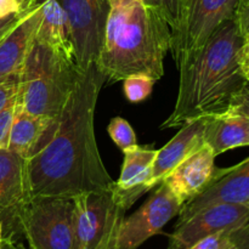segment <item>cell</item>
I'll return each mask as SVG.
<instances>
[{"mask_svg":"<svg viewBox=\"0 0 249 249\" xmlns=\"http://www.w3.org/2000/svg\"><path fill=\"white\" fill-rule=\"evenodd\" d=\"M40 22V2L21 17L0 40V83L21 74Z\"/></svg>","mask_w":249,"mask_h":249,"instance_id":"14","label":"cell"},{"mask_svg":"<svg viewBox=\"0 0 249 249\" xmlns=\"http://www.w3.org/2000/svg\"><path fill=\"white\" fill-rule=\"evenodd\" d=\"M108 134L113 142L121 148L122 151H125L133 146L138 145L136 135L134 129L129 124L128 121L121 117L111 119L108 124Z\"/></svg>","mask_w":249,"mask_h":249,"instance_id":"22","label":"cell"},{"mask_svg":"<svg viewBox=\"0 0 249 249\" xmlns=\"http://www.w3.org/2000/svg\"><path fill=\"white\" fill-rule=\"evenodd\" d=\"M249 221V207L242 204L219 203L197 212L190 218L178 221L169 235L167 249H187L209 235L238 228Z\"/></svg>","mask_w":249,"mask_h":249,"instance_id":"10","label":"cell"},{"mask_svg":"<svg viewBox=\"0 0 249 249\" xmlns=\"http://www.w3.org/2000/svg\"><path fill=\"white\" fill-rule=\"evenodd\" d=\"M105 83L106 77L96 63L80 70L60 116L26 160L31 197L73 198L113 189L95 136V111Z\"/></svg>","mask_w":249,"mask_h":249,"instance_id":"1","label":"cell"},{"mask_svg":"<svg viewBox=\"0 0 249 249\" xmlns=\"http://www.w3.org/2000/svg\"><path fill=\"white\" fill-rule=\"evenodd\" d=\"M75 249H118L125 209L113 192H87L73 197Z\"/></svg>","mask_w":249,"mask_h":249,"instance_id":"6","label":"cell"},{"mask_svg":"<svg viewBox=\"0 0 249 249\" xmlns=\"http://www.w3.org/2000/svg\"><path fill=\"white\" fill-rule=\"evenodd\" d=\"M242 43L243 36L233 17L223 22L201 49L178 66L180 79L177 101L160 128H178L228 109L248 83L240 66Z\"/></svg>","mask_w":249,"mask_h":249,"instance_id":"2","label":"cell"},{"mask_svg":"<svg viewBox=\"0 0 249 249\" xmlns=\"http://www.w3.org/2000/svg\"><path fill=\"white\" fill-rule=\"evenodd\" d=\"M51 123L53 122L45 121L28 113L17 104L16 114L10 130L7 150L27 160L38 147Z\"/></svg>","mask_w":249,"mask_h":249,"instance_id":"19","label":"cell"},{"mask_svg":"<svg viewBox=\"0 0 249 249\" xmlns=\"http://www.w3.org/2000/svg\"><path fill=\"white\" fill-rule=\"evenodd\" d=\"M123 82L126 99L133 104H138L150 96L156 80L145 74H133L126 77Z\"/></svg>","mask_w":249,"mask_h":249,"instance_id":"21","label":"cell"},{"mask_svg":"<svg viewBox=\"0 0 249 249\" xmlns=\"http://www.w3.org/2000/svg\"><path fill=\"white\" fill-rule=\"evenodd\" d=\"M4 225H2V223L0 221V249H2V243H4Z\"/></svg>","mask_w":249,"mask_h":249,"instance_id":"33","label":"cell"},{"mask_svg":"<svg viewBox=\"0 0 249 249\" xmlns=\"http://www.w3.org/2000/svg\"><path fill=\"white\" fill-rule=\"evenodd\" d=\"M73 198L33 196L17 215L18 237L28 249H75Z\"/></svg>","mask_w":249,"mask_h":249,"instance_id":"5","label":"cell"},{"mask_svg":"<svg viewBox=\"0 0 249 249\" xmlns=\"http://www.w3.org/2000/svg\"><path fill=\"white\" fill-rule=\"evenodd\" d=\"M141 1H142V2H145V4H148V2H150L151 0H141Z\"/></svg>","mask_w":249,"mask_h":249,"instance_id":"34","label":"cell"},{"mask_svg":"<svg viewBox=\"0 0 249 249\" xmlns=\"http://www.w3.org/2000/svg\"><path fill=\"white\" fill-rule=\"evenodd\" d=\"M204 128L206 117L187 122L167 145L157 151L152 175L147 182L148 191L162 184L174 168L203 145Z\"/></svg>","mask_w":249,"mask_h":249,"instance_id":"16","label":"cell"},{"mask_svg":"<svg viewBox=\"0 0 249 249\" xmlns=\"http://www.w3.org/2000/svg\"><path fill=\"white\" fill-rule=\"evenodd\" d=\"M62 7L79 70L96 63L101 53L109 14V0H56Z\"/></svg>","mask_w":249,"mask_h":249,"instance_id":"8","label":"cell"},{"mask_svg":"<svg viewBox=\"0 0 249 249\" xmlns=\"http://www.w3.org/2000/svg\"><path fill=\"white\" fill-rule=\"evenodd\" d=\"M19 80H21V74L0 83V111L5 108V106L14 97L17 96L19 90Z\"/></svg>","mask_w":249,"mask_h":249,"instance_id":"25","label":"cell"},{"mask_svg":"<svg viewBox=\"0 0 249 249\" xmlns=\"http://www.w3.org/2000/svg\"><path fill=\"white\" fill-rule=\"evenodd\" d=\"M79 72L74 61L62 57L34 39L21 71L18 105L33 116L55 122Z\"/></svg>","mask_w":249,"mask_h":249,"instance_id":"4","label":"cell"},{"mask_svg":"<svg viewBox=\"0 0 249 249\" xmlns=\"http://www.w3.org/2000/svg\"><path fill=\"white\" fill-rule=\"evenodd\" d=\"M147 5L153 6L162 15L172 32L178 28L181 17L182 0H151Z\"/></svg>","mask_w":249,"mask_h":249,"instance_id":"23","label":"cell"},{"mask_svg":"<svg viewBox=\"0 0 249 249\" xmlns=\"http://www.w3.org/2000/svg\"><path fill=\"white\" fill-rule=\"evenodd\" d=\"M215 157L213 150L203 143L174 168L163 182L182 204H186L206 191L225 172V168H216Z\"/></svg>","mask_w":249,"mask_h":249,"instance_id":"12","label":"cell"},{"mask_svg":"<svg viewBox=\"0 0 249 249\" xmlns=\"http://www.w3.org/2000/svg\"><path fill=\"white\" fill-rule=\"evenodd\" d=\"M240 0H182L180 23L172 32L173 53L177 67L203 46L223 22L233 18Z\"/></svg>","mask_w":249,"mask_h":249,"instance_id":"7","label":"cell"},{"mask_svg":"<svg viewBox=\"0 0 249 249\" xmlns=\"http://www.w3.org/2000/svg\"><path fill=\"white\" fill-rule=\"evenodd\" d=\"M240 66L243 77L249 83V36L243 39L242 46L240 50Z\"/></svg>","mask_w":249,"mask_h":249,"instance_id":"28","label":"cell"},{"mask_svg":"<svg viewBox=\"0 0 249 249\" xmlns=\"http://www.w3.org/2000/svg\"><path fill=\"white\" fill-rule=\"evenodd\" d=\"M249 243V221L238 228L228 229L197 241L187 249H242Z\"/></svg>","mask_w":249,"mask_h":249,"instance_id":"20","label":"cell"},{"mask_svg":"<svg viewBox=\"0 0 249 249\" xmlns=\"http://www.w3.org/2000/svg\"><path fill=\"white\" fill-rule=\"evenodd\" d=\"M170 46L172 29L155 7L141 0H109L104 45L96 61L106 82H121L133 74L160 79Z\"/></svg>","mask_w":249,"mask_h":249,"instance_id":"3","label":"cell"},{"mask_svg":"<svg viewBox=\"0 0 249 249\" xmlns=\"http://www.w3.org/2000/svg\"><path fill=\"white\" fill-rule=\"evenodd\" d=\"M36 39L70 61H74V48L67 17L56 0H41L40 22ZM75 62V61H74Z\"/></svg>","mask_w":249,"mask_h":249,"instance_id":"18","label":"cell"},{"mask_svg":"<svg viewBox=\"0 0 249 249\" xmlns=\"http://www.w3.org/2000/svg\"><path fill=\"white\" fill-rule=\"evenodd\" d=\"M226 111L246 114L249 117V83H247L243 89L233 97Z\"/></svg>","mask_w":249,"mask_h":249,"instance_id":"26","label":"cell"},{"mask_svg":"<svg viewBox=\"0 0 249 249\" xmlns=\"http://www.w3.org/2000/svg\"><path fill=\"white\" fill-rule=\"evenodd\" d=\"M203 138L215 156L249 146V117L230 111L206 117Z\"/></svg>","mask_w":249,"mask_h":249,"instance_id":"17","label":"cell"},{"mask_svg":"<svg viewBox=\"0 0 249 249\" xmlns=\"http://www.w3.org/2000/svg\"><path fill=\"white\" fill-rule=\"evenodd\" d=\"M2 249H28L24 247L22 243H19L18 241L9 240V238H5L4 243H2Z\"/></svg>","mask_w":249,"mask_h":249,"instance_id":"32","label":"cell"},{"mask_svg":"<svg viewBox=\"0 0 249 249\" xmlns=\"http://www.w3.org/2000/svg\"><path fill=\"white\" fill-rule=\"evenodd\" d=\"M235 19L243 39L249 36V0H240L236 9Z\"/></svg>","mask_w":249,"mask_h":249,"instance_id":"27","label":"cell"},{"mask_svg":"<svg viewBox=\"0 0 249 249\" xmlns=\"http://www.w3.org/2000/svg\"><path fill=\"white\" fill-rule=\"evenodd\" d=\"M182 206L167 184L157 186L150 198L131 215L124 216L118 238V249H138L152 236L162 233L163 228L179 215Z\"/></svg>","mask_w":249,"mask_h":249,"instance_id":"9","label":"cell"},{"mask_svg":"<svg viewBox=\"0 0 249 249\" xmlns=\"http://www.w3.org/2000/svg\"><path fill=\"white\" fill-rule=\"evenodd\" d=\"M19 17H21V14L11 15V16L0 18V40H1V39L6 36L7 32L16 24V22L18 21Z\"/></svg>","mask_w":249,"mask_h":249,"instance_id":"30","label":"cell"},{"mask_svg":"<svg viewBox=\"0 0 249 249\" xmlns=\"http://www.w3.org/2000/svg\"><path fill=\"white\" fill-rule=\"evenodd\" d=\"M31 198L27 181L26 160L7 148L0 150V221L4 237L18 241L17 215Z\"/></svg>","mask_w":249,"mask_h":249,"instance_id":"11","label":"cell"},{"mask_svg":"<svg viewBox=\"0 0 249 249\" xmlns=\"http://www.w3.org/2000/svg\"><path fill=\"white\" fill-rule=\"evenodd\" d=\"M242 249H249V243H248V245H247V246H245V247H243Z\"/></svg>","mask_w":249,"mask_h":249,"instance_id":"35","label":"cell"},{"mask_svg":"<svg viewBox=\"0 0 249 249\" xmlns=\"http://www.w3.org/2000/svg\"><path fill=\"white\" fill-rule=\"evenodd\" d=\"M18 96V94H17ZM17 96L14 97L9 104L0 111V150L1 148H7V142H9L10 130H11L12 122H14L15 114L17 109Z\"/></svg>","mask_w":249,"mask_h":249,"instance_id":"24","label":"cell"},{"mask_svg":"<svg viewBox=\"0 0 249 249\" xmlns=\"http://www.w3.org/2000/svg\"><path fill=\"white\" fill-rule=\"evenodd\" d=\"M219 203L249 207V157L233 167L225 168V172L206 191L184 204L179 213V221Z\"/></svg>","mask_w":249,"mask_h":249,"instance_id":"13","label":"cell"},{"mask_svg":"<svg viewBox=\"0 0 249 249\" xmlns=\"http://www.w3.org/2000/svg\"><path fill=\"white\" fill-rule=\"evenodd\" d=\"M123 152L121 175L114 182L112 192L117 202L128 211L143 194L148 192L147 182L152 175L157 150L135 145Z\"/></svg>","mask_w":249,"mask_h":249,"instance_id":"15","label":"cell"},{"mask_svg":"<svg viewBox=\"0 0 249 249\" xmlns=\"http://www.w3.org/2000/svg\"><path fill=\"white\" fill-rule=\"evenodd\" d=\"M40 1L41 0H18L19 7H21V14L22 12H27L29 11V10H32Z\"/></svg>","mask_w":249,"mask_h":249,"instance_id":"31","label":"cell"},{"mask_svg":"<svg viewBox=\"0 0 249 249\" xmlns=\"http://www.w3.org/2000/svg\"><path fill=\"white\" fill-rule=\"evenodd\" d=\"M21 14L18 0H0V18Z\"/></svg>","mask_w":249,"mask_h":249,"instance_id":"29","label":"cell"}]
</instances>
